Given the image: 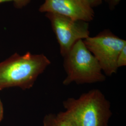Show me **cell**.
<instances>
[{"mask_svg": "<svg viewBox=\"0 0 126 126\" xmlns=\"http://www.w3.org/2000/svg\"><path fill=\"white\" fill-rule=\"evenodd\" d=\"M50 64L45 54L14 53L0 63V90L13 87L23 90L31 88Z\"/></svg>", "mask_w": 126, "mask_h": 126, "instance_id": "cell-1", "label": "cell"}, {"mask_svg": "<svg viewBox=\"0 0 126 126\" xmlns=\"http://www.w3.org/2000/svg\"><path fill=\"white\" fill-rule=\"evenodd\" d=\"M62 112L75 126H108L112 115L111 103L102 92L94 89L75 99L71 97L63 101Z\"/></svg>", "mask_w": 126, "mask_h": 126, "instance_id": "cell-2", "label": "cell"}, {"mask_svg": "<svg viewBox=\"0 0 126 126\" xmlns=\"http://www.w3.org/2000/svg\"><path fill=\"white\" fill-rule=\"evenodd\" d=\"M67 76L63 82L68 86L102 82L106 79L97 60L87 48L83 40L78 41L63 57Z\"/></svg>", "mask_w": 126, "mask_h": 126, "instance_id": "cell-3", "label": "cell"}, {"mask_svg": "<svg viewBox=\"0 0 126 126\" xmlns=\"http://www.w3.org/2000/svg\"><path fill=\"white\" fill-rule=\"evenodd\" d=\"M83 42L98 61L106 76H111L117 72V58L126 45L125 40L117 36L110 30L105 29L95 36L88 37Z\"/></svg>", "mask_w": 126, "mask_h": 126, "instance_id": "cell-4", "label": "cell"}, {"mask_svg": "<svg viewBox=\"0 0 126 126\" xmlns=\"http://www.w3.org/2000/svg\"><path fill=\"white\" fill-rule=\"evenodd\" d=\"M50 23L59 46L60 53L63 57L78 41L90 36L89 23L54 13H45Z\"/></svg>", "mask_w": 126, "mask_h": 126, "instance_id": "cell-5", "label": "cell"}, {"mask_svg": "<svg viewBox=\"0 0 126 126\" xmlns=\"http://www.w3.org/2000/svg\"><path fill=\"white\" fill-rule=\"evenodd\" d=\"M38 11L88 23L92 21L95 17L94 8L86 0H44Z\"/></svg>", "mask_w": 126, "mask_h": 126, "instance_id": "cell-6", "label": "cell"}, {"mask_svg": "<svg viewBox=\"0 0 126 126\" xmlns=\"http://www.w3.org/2000/svg\"><path fill=\"white\" fill-rule=\"evenodd\" d=\"M43 126H75L63 115L62 112L57 114L49 113L43 120Z\"/></svg>", "mask_w": 126, "mask_h": 126, "instance_id": "cell-7", "label": "cell"}, {"mask_svg": "<svg viewBox=\"0 0 126 126\" xmlns=\"http://www.w3.org/2000/svg\"><path fill=\"white\" fill-rule=\"evenodd\" d=\"M126 65V45L121 50L118 55L117 59V66L118 68Z\"/></svg>", "mask_w": 126, "mask_h": 126, "instance_id": "cell-8", "label": "cell"}, {"mask_svg": "<svg viewBox=\"0 0 126 126\" xmlns=\"http://www.w3.org/2000/svg\"><path fill=\"white\" fill-rule=\"evenodd\" d=\"M32 0H11V1L13 2L15 8L21 9L27 6Z\"/></svg>", "mask_w": 126, "mask_h": 126, "instance_id": "cell-9", "label": "cell"}, {"mask_svg": "<svg viewBox=\"0 0 126 126\" xmlns=\"http://www.w3.org/2000/svg\"><path fill=\"white\" fill-rule=\"evenodd\" d=\"M107 2L109 8L113 10L116 8L118 5L120 3L122 0H105Z\"/></svg>", "mask_w": 126, "mask_h": 126, "instance_id": "cell-10", "label": "cell"}, {"mask_svg": "<svg viewBox=\"0 0 126 126\" xmlns=\"http://www.w3.org/2000/svg\"><path fill=\"white\" fill-rule=\"evenodd\" d=\"M90 5V6L94 8L95 7H97L101 4L103 0H86Z\"/></svg>", "mask_w": 126, "mask_h": 126, "instance_id": "cell-11", "label": "cell"}, {"mask_svg": "<svg viewBox=\"0 0 126 126\" xmlns=\"http://www.w3.org/2000/svg\"><path fill=\"white\" fill-rule=\"evenodd\" d=\"M3 114H4V111H3V104L0 99V122H1L3 118Z\"/></svg>", "mask_w": 126, "mask_h": 126, "instance_id": "cell-12", "label": "cell"}, {"mask_svg": "<svg viewBox=\"0 0 126 126\" xmlns=\"http://www.w3.org/2000/svg\"><path fill=\"white\" fill-rule=\"evenodd\" d=\"M11 1V0H0V4L7 2H10Z\"/></svg>", "mask_w": 126, "mask_h": 126, "instance_id": "cell-13", "label": "cell"}]
</instances>
